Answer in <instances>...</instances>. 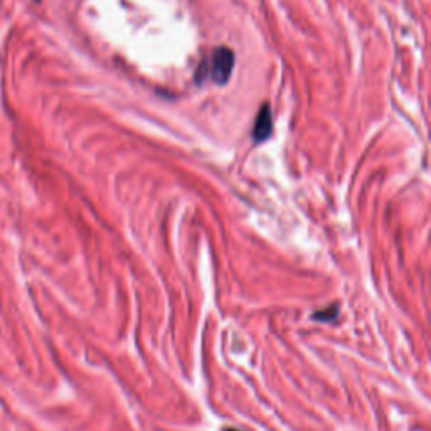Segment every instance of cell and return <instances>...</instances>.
<instances>
[{
	"label": "cell",
	"mask_w": 431,
	"mask_h": 431,
	"mask_svg": "<svg viewBox=\"0 0 431 431\" xmlns=\"http://www.w3.org/2000/svg\"><path fill=\"white\" fill-rule=\"evenodd\" d=\"M234 69V53L229 47L221 46L211 54L209 59L200 65L196 73V81L202 83L204 80L214 81L216 84H226L231 78Z\"/></svg>",
	"instance_id": "cell-1"
},
{
	"label": "cell",
	"mask_w": 431,
	"mask_h": 431,
	"mask_svg": "<svg viewBox=\"0 0 431 431\" xmlns=\"http://www.w3.org/2000/svg\"><path fill=\"white\" fill-rule=\"evenodd\" d=\"M273 132V117H271V108L268 103H265L258 111L256 117L255 128H253V140L255 143H263Z\"/></svg>",
	"instance_id": "cell-2"
},
{
	"label": "cell",
	"mask_w": 431,
	"mask_h": 431,
	"mask_svg": "<svg viewBox=\"0 0 431 431\" xmlns=\"http://www.w3.org/2000/svg\"><path fill=\"white\" fill-rule=\"evenodd\" d=\"M339 303H332V305H329L327 308H322V310L315 312L314 314V321H318V322H334L337 321V317H339Z\"/></svg>",
	"instance_id": "cell-3"
},
{
	"label": "cell",
	"mask_w": 431,
	"mask_h": 431,
	"mask_svg": "<svg viewBox=\"0 0 431 431\" xmlns=\"http://www.w3.org/2000/svg\"><path fill=\"white\" fill-rule=\"evenodd\" d=\"M224 431H240V430H233V428H228V430H224Z\"/></svg>",
	"instance_id": "cell-4"
}]
</instances>
